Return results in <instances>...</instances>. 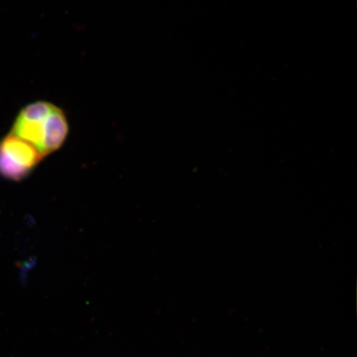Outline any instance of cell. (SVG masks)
Segmentation results:
<instances>
[{
	"mask_svg": "<svg viewBox=\"0 0 357 357\" xmlns=\"http://www.w3.org/2000/svg\"><path fill=\"white\" fill-rule=\"evenodd\" d=\"M43 158L33 146L12 133L0 141V176L8 180L25 178Z\"/></svg>",
	"mask_w": 357,
	"mask_h": 357,
	"instance_id": "1",
	"label": "cell"
},
{
	"mask_svg": "<svg viewBox=\"0 0 357 357\" xmlns=\"http://www.w3.org/2000/svg\"><path fill=\"white\" fill-rule=\"evenodd\" d=\"M55 107L56 105L47 101L31 102L22 109L17 116L11 133L33 146L43 156L47 121Z\"/></svg>",
	"mask_w": 357,
	"mask_h": 357,
	"instance_id": "2",
	"label": "cell"
},
{
	"mask_svg": "<svg viewBox=\"0 0 357 357\" xmlns=\"http://www.w3.org/2000/svg\"><path fill=\"white\" fill-rule=\"evenodd\" d=\"M69 133V124L66 114L56 106L47 119L45 132L43 155L46 156L60 149L64 144Z\"/></svg>",
	"mask_w": 357,
	"mask_h": 357,
	"instance_id": "3",
	"label": "cell"
}]
</instances>
